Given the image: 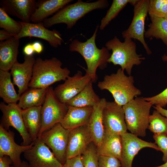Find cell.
I'll return each instance as SVG.
<instances>
[{
    "label": "cell",
    "instance_id": "cell-29",
    "mask_svg": "<svg viewBox=\"0 0 167 167\" xmlns=\"http://www.w3.org/2000/svg\"><path fill=\"white\" fill-rule=\"evenodd\" d=\"M149 16L151 23L145 32L144 36L160 39L167 46V18Z\"/></svg>",
    "mask_w": 167,
    "mask_h": 167
},
{
    "label": "cell",
    "instance_id": "cell-19",
    "mask_svg": "<svg viewBox=\"0 0 167 167\" xmlns=\"http://www.w3.org/2000/svg\"><path fill=\"white\" fill-rule=\"evenodd\" d=\"M35 0H3L1 7L9 15L16 17L21 21L29 23L37 6Z\"/></svg>",
    "mask_w": 167,
    "mask_h": 167
},
{
    "label": "cell",
    "instance_id": "cell-16",
    "mask_svg": "<svg viewBox=\"0 0 167 167\" xmlns=\"http://www.w3.org/2000/svg\"><path fill=\"white\" fill-rule=\"evenodd\" d=\"M102 115L105 130L120 135L127 132L122 106L107 101Z\"/></svg>",
    "mask_w": 167,
    "mask_h": 167
},
{
    "label": "cell",
    "instance_id": "cell-9",
    "mask_svg": "<svg viewBox=\"0 0 167 167\" xmlns=\"http://www.w3.org/2000/svg\"><path fill=\"white\" fill-rule=\"evenodd\" d=\"M71 130L65 129L60 123H58L38 138L51 149L63 165L66 161V152Z\"/></svg>",
    "mask_w": 167,
    "mask_h": 167
},
{
    "label": "cell",
    "instance_id": "cell-18",
    "mask_svg": "<svg viewBox=\"0 0 167 167\" xmlns=\"http://www.w3.org/2000/svg\"><path fill=\"white\" fill-rule=\"evenodd\" d=\"M24 60L21 63L16 62L10 70L13 82L18 87V93L20 96L29 88L36 59L33 55H25Z\"/></svg>",
    "mask_w": 167,
    "mask_h": 167
},
{
    "label": "cell",
    "instance_id": "cell-2",
    "mask_svg": "<svg viewBox=\"0 0 167 167\" xmlns=\"http://www.w3.org/2000/svg\"><path fill=\"white\" fill-rule=\"evenodd\" d=\"M62 63L56 57L43 59H36L32 75L28 87L47 88L57 82L64 81L69 76L70 71L62 67Z\"/></svg>",
    "mask_w": 167,
    "mask_h": 167
},
{
    "label": "cell",
    "instance_id": "cell-12",
    "mask_svg": "<svg viewBox=\"0 0 167 167\" xmlns=\"http://www.w3.org/2000/svg\"><path fill=\"white\" fill-rule=\"evenodd\" d=\"M121 136L122 152L120 161L122 167H132L135 157L143 148H149L160 151L155 143L143 140L131 133L127 132Z\"/></svg>",
    "mask_w": 167,
    "mask_h": 167
},
{
    "label": "cell",
    "instance_id": "cell-27",
    "mask_svg": "<svg viewBox=\"0 0 167 167\" xmlns=\"http://www.w3.org/2000/svg\"><path fill=\"white\" fill-rule=\"evenodd\" d=\"M93 83L90 81L81 92L66 104L78 107H93L100 101L101 99L94 90Z\"/></svg>",
    "mask_w": 167,
    "mask_h": 167
},
{
    "label": "cell",
    "instance_id": "cell-23",
    "mask_svg": "<svg viewBox=\"0 0 167 167\" xmlns=\"http://www.w3.org/2000/svg\"><path fill=\"white\" fill-rule=\"evenodd\" d=\"M72 0H39L36 8L32 15L31 22H43L50 15L57 13L72 2Z\"/></svg>",
    "mask_w": 167,
    "mask_h": 167
},
{
    "label": "cell",
    "instance_id": "cell-26",
    "mask_svg": "<svg viewBox=\"0 0 167 167\" xmlns=\"http://www.w3.org/2000/svg\"><path fill=\"white\" fill-rule=\"evenodd\" d=\"M47 88H29L20 95L18 105L23 109L42 106Z\"/></svg>",
    "mask_w": 167,
    "mask_h": 167
},
{
    "label": "cell",
    "instance_id": "cell-20",
    "mask_svg": "<svg viewBox=\"0 0 167 167\" xmlns=\"http://www.w3.org/2000/svg\"><path fill=\"white\" fill-rule=\"evenodd\" d=\"M107 101L105 98L93 107V110L87 124L91 133L93 142L98 148L102 141L105 132L103 111Z\"/></svg>",
    "mask_w": 167,
    "mask_h": 167
},
{
    "label": "cell",
    "instance_id": "cell-14",
    "mask_svg": "<svg viewBox=\"0 0 167 167\" xmlns=\"http://www.w3.org/2000/svg\"><path fill=\"white\" fill-rule=\"evenodd\" d=\"M14 136L13 131L0 125V157L8 156L15 167H20L22 162L21 154L31 148L34 142L28 145H19L15 142Z\"/></svg>",
    "mask_w": 167,
    "mask_h": 167
},
{
    "label": "cell",
    "instance_id": "cell-4",
    "mask_svg": "<svg viewBox=\"0 0 167 167\" xmlns=\"http://www.w3.org/2000/svg\"><path fill=\"white\" fill-rule=\"evenodd\" d=\"M109 5L108 1L105 0L90 2L78 0L66 6L53 16L45 19L43 23L47 28L56 24H65L67 29H71L79 19L88 13L94 10L106 8Z\"/></svg>",
    "mask_w": 167,
    "mask_h": 167
},
{
    "label": "cell",
    "instance_id": "cell-21",
    "mask_svg": "<svg viewBox=\"0 0 167 167\" xmlns=\"http://www.w3.org/2000/svg\"><path fill=\"white\" fill-rule=\"evenodd\" d=\"M67 106V112L60 122L64 128L71 130L87 124L92 111L93 107Z\"/></svg>",
    "mask_w": 167,
    "mask_h": 167
},
{
    "label": "cell",
    "instance_id": "cell-8",
    "mask_svg": "<svg viewBox=\"0 0 167 167\" xmlns=\"http://www.w3.org/2000/svg\"><path fill=\"white\" fill-rule=\"evenodd\" d=\"M149 0H138L134 5V15L132 22L127 29L122 33L124 39H136L143 45L147 53L152 52L144 39L145 22L148 13Z\"/></svg>",
    "mask_w": 167,
    "mask_h": 167
},
{
    "label": "cell",
    "instance_id": "cell-17",
    "mask_svg": "<svg viewBox=\"0 0 167 167\" xmlns=\"http://www.w3.org/2000/svg\"><path fill=\"white\" fill-rule=\"evenodd\" d=\"M92 142V138L87 124L71 130L66 152V160L82 155Z\"/></svg>",
    "mask_w": 167,
    "mask_h": 167
},
{
    "label": "cell",
    "instance_id": "cell-40",
    "mask_svg": "<svg viewBox=\"0 0 167 167\" xmlns=\"http://www.w3.org/2000/svg\"><path fill=\"white\" fill-rule=\"evenodd\" d=\"M15 36L14 35L4 30H0V41H3Z\"/></svg>",
    "mask_w": 167,
    "mask_h": 167
},
{
    "label": "cell",
    "instance_id": "cell-44",
    "mask_svg": "<svg viewBox=\"0 0 167 167\" xmlns=\"http://www.w3.org/2000/svg\"><path fill=\"white\" fill-rule=\"evenodd\" d=\"M11 167H15L13 165ZM20 167H30L28 163L25 161H23Z\"/></svg>",
    "mask_w": 167,
    "mask_h": 167
},
{
    "label": "cell",
    "instance_id": "cell-32",
    "mask_svg": "<svg viewBox=\"0 0 167 167\" xmlns=\"http://www.w3.org/2000/svg\"><path fill=\"white\" fill-rule=\"evenodd\" d=\"M148 129L154 134H167V118L154 110L150 115Z\"/></svg>",
    "mask_w": 167,
    "mask_h": 167
},
{
    "label": "cell",
    "instance_id": "cell-3",
    "mask_svg": "<svg viewBox=\"0 0 167 167\" xmlns=\"http://www.w3.org/2000/svg\"><path fill=\"white\" fill-rule=\"evenodd\" d=\"M124 71L120 68L116 73L105 75L103 80L99 82L97 84L100 89L108 91L113 97L114 101L122 106L141 93L135 86L133 77L127 76Z\"/></svg>",
    "mask_w": 167,
    "mask_h": 167
},
{
    "label": "cell",
    "instance_id": "cell-43",
    "mask_svg": "<svg viewBox=\"0 0 167 167\" xmlns=\"http://www.w3.org/2000/svg\"><path fill=\"white\" fill-rule=\"evenodd\" d=\"M154 108L161 114L167 118V110L158 105L153 106Z\"/></svg>",
    "mask_w": 167,
    "mask_h": 167
},
{
    "label": "cell",
    "instance_id": "cell-39",
    "mask_svg": "<svg viewBox=\"0 0 167 167\" xmlns=\"http://www.w3.org/2000/svg\"><path fill=\"white\" fill-rule=\"evenodd\" d=\"M12 162L7 156L0 157V167H11L10 165Z\"/></svg>",
    "mask_w": 167,
    "mask_h": 167
},
{
    "label": "cell",
    "instance_id": "cell-31",
    "mask_svg": "<svg viewBox=\"0 0 167 167\" xmlns=\"http://www.w3.org/2000/svg\"><path fill=\"white\" fill-rule=\"evenodd\" d=\"M0 27L16 36L21 32L22 25L20 21L15 20L2 7H0Z\"/></svg>",
    "mask_w": 167,
    "mask_h": 167
},
{
    "label": "cell",
    "instance_id": "cell-41",
    "mask_svg": "<svg viewBox=\"0 0 167 167\" xmlns=\"http://www.w3.org/2000/svg\"><path fill=\"white\" fill-rule=\"evenodd\" d=\"M23 52L25 55L32 56L35 52L32 43L27 44L23 49Z\"/></svg>",
    "mask_w": 167,
    "mask_h": 167
},
{
    "label": "cell",
    "instance_id": "cell-10",
    "mask_svg": "<svg viewBox=\"0 0 167 167\" xmlns=\"http://www.w3.org/2000/svg\"><path fill=\"white\" fill-rule=\"evenodd\" d=\"M0 109L2 113L0 125L6 130L10 126L15 129L23 139L21 145L27 146L33 142L24 124L22 110L18 103H0Z\"/></svg>",
    "mask_w": 167,
    "mask_h": 167
},
{
    "label": "cell",
    "instance_id": "cell-33",
    "mask_svg": "<svg viewBox=\"0 0 167 167\" xmlns=\"http://www.w3.org/2000/svg\"><path fill=\"white\" fill-rule=\"evenodd\" d=\"M99 155L96 147L92 142L81 155L84 167H99Z\"/></svg>",
    "mask_w": 167,
    "mask_h": 167
},
{
    "label": "cell",
    "instance_id": "cell-42",
    "mask_svg": "<svg viewBox=\"0 0 167 167\" xmlns=\"http://www.w3.org/2000/svg\"><path fill=\"white\" fill-rule=\"evenodd\" d=\"M32 45L35 52L37 54H40L43 49V46L41 43L38 41H35Z\"/></svg>",
    "mask_w": 167,
    "mask_h": 167
},
{
    "label": "cell",
    "instance_id": "cell-28",
    "mask_svg": "<svg viewBox=\"0 0 167 167\" xmlns=\"http://www.w3.org/2000/svg\"><path fill=\"white\" fill-rule=\"evenodd\" d=\"M9 71L0 70V97L6 104L17 103L20 96L17 93Z\"/></svg>",
    "mask_w": 167,
    "mask_h": 167
},
{
    "label": "cell",
    "instance_id": "cell-1",
    "mask_svg": "<svg viewBox=\"0 0 167 167\" xmlns=\"http://www.w3.org/2000/svg\"><path fill=\"white\" fill-rule=\"evenodd\" d=\"M99 27V25L96 26L92 36L86 41L82 42L75 39L69 46L70 51L79 53L84 58L87 66V69H85L86 73L90 76L93 82L97 79V69L102 70L105 68L111 55L106 47H103L100 49L96 45L95 40Z\"/></svg>",
    "mask_w": 167,
    "mask_h": 167
},
{
    "label": "cell",
    "instance_id": "cell-30",
    "mask_svg": "<svg viewBox=\"0 0 167 167\" xmlns=\"http://www.w3.org/2000/svg\"><path fill=\"white\" fill-rule=\"evenodd\" d=\"M138 0H113L106 14L101 19L100 28L103 30L109 22L114 18L129 3L134 6Z\"/></svg>",
    "mask_w": 167,
    "mask_h": 167
},
{
    "label": "cell",
    "instance_id": "cell-34",
    "mask_svg": "<svg viewBox=\"0 0 167 167\" xmlns=\"http://www.w3.org/2000/svg\"><path fill=\"white\" fill-rule=\"evenodd\" d=\"M148 13L149 15L167 18V0H149Z\"/></svg>",
    "mask_w": 167,
    "mask_h": 167
},
{
    "label": "cell",
    "instance_id": "cell-25",
    "mask_svg": "<svg viewBox=\"0 0 167 167\" xmlns=\"http://www.w3.org/2000/svg\"><path fill=\"white\" fill-rule=\"evenodd\" d=\"M42 106L22 110L25 127L33 142L38 138L41 125Z\"/></svg>",
    "mask_w": 167,
    "mask_h": 167
},
{
    "label": "cell",
    "instance_id": "cell-7",
    "mask_svg": "<svg viewBox=\"0 0 167 167\" xmlns=\"http://www.w3.org/2000/svg\"><path fill=\"white\" fill-rule=\"evenodd\" d=\"M68 109L67 106L60 101L52 87L48 88L41 110V125L38 137L56 124L60 123Z\"/></svg>",
    "mask_w": 167,
    "mask_h": 167
},
{
    "label": "cell",
    "instance_id": "cell-35",
    "mask_svg": "<svg viewBox=\"0 0 167 167\" xmlns=\"http://www.w3.org/2000/svg\"><path fill=\"white\" fill-rule=\"evenodd\" d=\"M153 138L154 143L163 153L162 160L165 163L167 161V134H154Z\"/></svg>",
    "mask_w": 167,
    "mask_h": 167
},
{
    "label": "cell",
    "instance_id": "cell-6",
    "mask_svg": "<svg viewBox=\"0 0 167 167\" xmlns=\"http://www.w3.org/2000/svg\"><path fill=\"white\" fill-rule=\"evenodd\" d=\"M124 39L122 42L115 36L106 43V47L112 51L108 62L120 66L123 71L125 70L131 75L133 66L139 65L145 58L137 53L136 44L132 39Z\"/></svg>",
    "mask_w": 167,
    "mask_h": 167
},
{
    "label": "cell",
    "instance_id": "cell-11",
    "mask_svg": "<svg viewBox=\"0 0 167 167\" xmlns=\"http://www.w3.org/2000/svg\"><path fill=\"white\" fill-rule=\"evenodd\" d=\"M24 156L30 167H63L49 148L39 138L24 153Z\"/></svg>",
    "mask_w": 167,
    "mask_h": 167
},
{
    "label": "cell",
    "instance_id": "cell-37",
    "mask_svg": "<svg viewBox=\"0 0 167 167\" xmlns=\"http://www.w3.org/2000/svg\"><path fill=\"white\" fill-rule=\"evenodd\" d=\"M99 167H121L120 161L118 159L111 156L99 155L98 156Z\"/></svg>",
    "mask_w": 167,
    "mask_h": 167
},
{
    "label": "cell",
    "instance_id": "cell-5",
    "mask_svg": "<svg viewBox=\"0 0 167 167\" xmlns=\"http://www.w3.org/2000/svg\"><path fill=\"white\" fill-rule=\"evenodd\" d=\"M152 105L142 97H136L122 106L127 130L138 137H144L148 128Z\"/></svg>",
    "mask_w": 167,
    "mask_h": 167
},
{
    "label": "cell",
    "instance_id": "cell-46",
    "mask_svg": "<svg viewBox=\"0 0 167 167\" xmlns=\"http://www.w3.org/2000/svg\"><path fill=\"white\" fill-rule=\"evenodd\" d=\"M154 167H167V161L161 165Z\"/></svg>",
    "mask_w": 167,
    "mask_h": 167
},
{
    "label": "cell",
    "instance_id": "cell-24",
    "mask_svg": "<svg viewBox=\"0 0 167 167\" xmlns=\"http://www.w3.org/2000/svg\"><path fill=\"white\" fill-rule=\"evenodd\" d=\"M97 149L99 155L116 158L120 161L122 152L121 135L105 130L102 141Z\"/></svg>",
    "mask_w": 167,
    "mask_h": 167
},
{
    "label": "cell",
    "instance_id": "cell-15",
    "mask_svg": "<svg viewBox=\"0 0 167 167\" xmlns=\"http://www.w3.org/2000/svg\"><path fill=\"white\" fill-rule=\"evenodd\" d=\"M22 29L16 36L20 39L25 37H35L47 41L53 47L57 48L63 42L60 33L56 30H51L45 27L43 22L27 23L21 21Z\"/></svg>",
    "mask_w": 167,
    "mask_h": 167
},
{
    "label": "cell",
    "instance_id": "cell-45",
    "mask_svg": "<svg viewBox=\"0 0 167 167\" xmlns=\"http://www.w3.org/2000/svg\"><path fill=\"white\" fill-rule=\"evenodd\" d=\"M162 60L164 61H167V55L165 54L163 56H162Z\"/></svg>",
    "mask_w": 167,
    "mask_h": 167
},
{
    "label": "cell",
    "instance_id": "cell-38",
    "mask_svg": "<svg viewBox=\"0 0 167 167\" xmlns=\"http://www.w3.org/2000/svg\"><path fill=\"white\" fill-rule=\"evenodd\" d=\"M63 167H84L81 155L67 159Z\"/></svg>",
    "mask_w": 167,
    "mask_h": 167
},
{
    "label": "cell",
    "instance_id": "cell-22",
    "mask_svg": "<svg viewBox=\"0 0 167 167\" xmlns=\"http://www.w3.org/2000/svg\"><path fill=\"white\" fill-rule=\"evenodd\" d=\"M19 39L15 36L0 42V70L9 71L17 62Z\"/></svg>",
    "mask_w": 167,
    "mask_h": 167
},
{
    "label": "cell",
    "instance_id": "cell-36",
    "mask_svg": "<svg viewBox=\"0 0 167 167\" xmlns=\"http://www.w3.org/2000/svg\"><path fill=\"white\" fill-rule=\"evenodd\" d=\"M146 101L152 105H158L162 108L167 105V88L158 94L151 97L144 98Z\"/></svg>",
    "mask_w": 167,
    "mask_h": 167
},
{
    "label": "cell",
    "instance_id": "cell-13",
    "mask_svg": "<svg viewBox=\"0 0 167 167\" xmlns=\"http://www.w3.org/2000/svg\"><path fill=\"white\" fill-rule=\"evenodd\" d=\"M91 81L90 76L86 73L78 71L72 76H69L62 84L54 89V94L61 102L66 104L81 92Z\"/></svg>",
    "mask_w": 167,
    "mask_h": 167
}]
</instances>
